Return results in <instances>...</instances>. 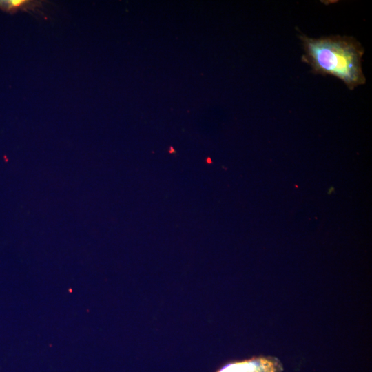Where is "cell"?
Returning <instances> with one entry per match:
<instances>
[{
	"label": "cell",
	"mask_w": 372,
	"mask_h": 372,
	"mask_svg": "<svg viewBox=\"0 0 372 372\" xmlns=\"http://www.w3.org/2000/svg\"><path fill=\"white\" fill-rule=\"evenodd\" d=\"M281 362L272 356H255L225 364L216 372H282Z\"/></svg>",
	"instance_id": "7a4b0ae2"
},
{
	"label": "cell",
	"mask_w": 372,
	"mask_h": 372,
	"mask_svg": "<svg viewBox=\"0 0 372 372\" xmlns=\"http://www.w3.org/2000/svg\"><path fill=\"white\" fill-rule=\"evenodd\" d=\"M299 38L304 50L302 59L313 73L337 77L351 90L365 83L362 68L364 50L356 39L340 35L311 38L304 34Z\"/></svg>",
	"instance_id": "6da1fadb"
},
{
	"label": "cell",
	"mask_w": 372,
	"mask_h": 372,
	"mask_svg": "<svg viewBox=\"0 0 372 372\" xmlns=\"http://www.w3.org/2000/svg\"><path fill=\"white\" fill-rule=\"evenodd\" d=\"M40 6V1L31 0H0V10L9 13L18 10H32Z\"/></svg>",
	"instance_id": "3957f363"
}]
</instances>
